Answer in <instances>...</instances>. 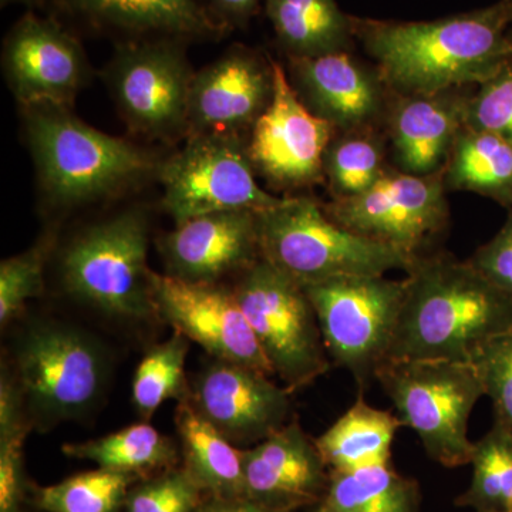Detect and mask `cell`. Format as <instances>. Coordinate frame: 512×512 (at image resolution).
I'll return each mask as SVG.
<instances>
[{
  "label": "cell",
  "mask_w": 512,
  "mask_h": 512,
  "mask_svg": "<svg viewBox=\"0 0 512 512\" xmlns=\"http://www.w3.org/2000/svg\"><path fill=\"white\" fill-rule=\"evenodd\" d=\"M150 221L143 208H128L82 229L60 252L63 288L76 301L110 318L156 316L147 265Z\"/></svg>",
  "instance_id": "cell-6"
},
{
  "label": "cell",
  "mask_w": 512,
  "mask_h": 512,
  "mask_svg": "<svg viewBox=\"0 0 512 512\" xmlns=\"http://www.w3.org/2000/svg\"><path fill=\"white\" fill-rule=\"evenodd\" d=\"M256 218L262 258L302 286L338 276L407 272L417 259L340 227L312 198L285 197Z\"/></svg>",
  "instance_id": "cell-5"
},
{
  "label": "cell",
  "mask_w": 512,
  "mask_h": 512,
  "mask_svg": "<svg viewBox=\"0 0 512 512\" xmlns=\"http://www.w3.org/2000/svg\"><path fill=\"white\" fill-rule=\"evenodd\" d=\"M493 402L495 423L512 431V326L498 333L477 350L471 359Z\"/></svg>",
  "instance_id": "cell-35"
},
{
  "label": "cell",
  "mask_w": 512,
  "mask_h": 512,
  "mask_svg": "<svg viewBox=\"0 0 512 512\" xmlns=\"http://www.w3.org/2000/svg\"><path fill=\"white\" fill-rule=\"evenodd\" d=\"M232 289L275 376L289 392L329 372L332 362L318 316L302 285L261 258Z\"/></svg>",
  "instance_id": "cell-9"
},
{
  "label": "cell",
  "mask_w": 512,
  "mask_h": 512,
  "mask_svg": "<svg viewBox=\"0 0 512 512\" xmlns=\"http://www.w3.org/2000/svg\"><path fill=\"white\" fill-rule=\"evenodd\" d=\"M470 487L456 498L457 507L476 512H512V431L495 423L474 443Z\"/></svg>",
  "instance_id": "cell-29"
},
{
  "label": "cell",
  "mask_w": 512,
  "mask_h": 512,
  "mask_svg": "<svg viewBox=\"0 0 512 512\" xmlns=\"http://www.w3.org/2000/svg\"><path fill=\"white\" fill-rule=\"evenodd\" d=\"M205 495L185 468H170L128 491L126 512H197Z\"/></svg>",
  "instance_id": "cell-34"
},
{
  "label": "cell",
  "mask_w": 512,
  "mask_h": 512,
  "mask_svg": "<svg viewBox=\"0 0 512 512\" xmlns=\"http://www.w3.org/2000/svg\"><path fill=\"white\" fill-rule=\"evenodd\" d=\"M274 93V60L248 47H229L195 72L188 106L187 137L239 134L254 126Z\"/></svg>",
  "instance_id": "cell-17"
},
{
  "label": "cell",
  "mask_w": 512,
  "mask_h": 512,
  "mask_svg": "<svg viewBox=\"0 0 512 512\" xmlns=\"http://www.w3.org/2000/svg\"><path fill=\"white\" fill-rule=\"evenodd\" d=\"M23 127L43 200L72 211L136 187L161 163L153 151L96 130L72 107H22Z\"/></svg>",
  "instance_id": "cell-3"
},
{
  "label": "cell",
  "mask_w": 512,
  "mask_h": 512,
  "mask_svg": "<svg viewBox=\"0 0 512 512\" xmlns=\"http://www.w3.org/2000/svg\"><path fill=\"white\" fill-rule=\"evenodd\" d=\"M151 292L157 318L200 345L212 359L275 376L234 289L192 284L153 272Z\"/></svg>",
  "instance_id": "cell-14"
},
{
  "label": "cell",
  "mask_w": 512,
  "mask_h": 512,
  "mask_svg": "<svg viewBox=\"0 0 512 512\" xmlns=\"http://www.w3.org/2000/svg\"><path fill=\"white\" fill-rule=\"evenodd\" d=\"M466 126L512 144V57L468 97Z\"/></svg>",
  "instance_id": "cell-36"
},
{
  "label": "cell",
  "mask_w": 512,
  "mask_h": 512,
  "mask_svg": "<svg viewBox=\"0 0 512 512\" xmlns=\"http://www.w3.org/2000/svg\"><path fill=\"white\" fill-rule=\"evenodd\" d=\"M30 430L0 440V512L20 508L25 500L26 483L23 447Z\"/></svg>",
  "instance_id": "cell-37"
},
{
  "label": "cell",
  "mask_w": 512,
  "mask_h": 512,
  "mask_svg": "<svg viewBox=\"0 0 512 512\" xmlns=\"http://www.w3.org/2000/svg\"><path fill=\"white\" fill-rule=\"evenodd\" d=\"M248 141L239 134L187 137L184 147L161 163L164 210L175 225L222 211L262 212L285 197L256 183Z\"/></svg>",
  "instance_id": "cell-11"
},
{
  "label": "cell",
  "mask_w": 512,
  "mask_h": 512,
  "mask_svg": "<svg viewBox=\"0 0 512 512\" xmlns=\"http://www.w3.org/2000/svg\"><path fill=\"white\" fill-rule=\"evenodd\" d=\"M197 512H282L256 503L249 497L217 498L207 497Z\"/></svg>",
  "instance_id": "cell-40"
},
{
  "label": "cell",
  "mask_w": 512,
  "mask_h": 512,
  "mask_svg": "<svg viewBox=\"0 0 512 512\" xmlns=\"http://www.w3.org/2000/svg\"><path fill=\"white\" fill-rule=\"evenodd\" d=\"M419 481L390 464L330 471L328 490L315 512H420Z\"/></svg>",
  "instance_id": "cell-27"
},
{
  "label": "cell",
  "mask_w": 512,
  "mask_h": 512,
  "mask_svg": "<svg viewBox=\"0 0 512 512\" xmlns=\"http://www.w3.org/2000/svg\"><path fill=\"white\" fill-rule=\"evenodd\" d=\"M291 82L302 103L333 128L365 131L382 110L379 74L349 52L289 59Z\"/></svg>",
  "instance_id": "cell-21"
},
{
  "label": "cell",
  "mask_w": 512,
  "mask_h": 512,
  "mask_svg": "<svg viewBox=\"0 0 512 512\" xmlns=\"http://www.w3.org/2000/svg\"><path fill=\"white\" fill-rule=\"evenodd\" d=\"M10 512H28V511H23L22 508H16V510H13Z\"/></svg>",
  "instance_id": "cell-42"
},
{
  "label": "cell",
  "mask_w": 512,
  "mask_h": 512,
  "mask_svg": "<svg viewBox=\"0 0 512 512\" xmlns=\"http://www.w3.org/2000/svg\"><path fill=\"white\" fill-rule=\"evenodd\" d=\"M42 2L43 0H0V6L8 8L10 5H23L28 10H35Z\"/></svg>",
  "instance_id": "cell-41"
},
{
  "label": "cell",
  "mask_w": 512,
  "mask_h": 512,
  "mask_svg": "<svg viewBox=\"0 0 512 512\" xmlns=\"http://www.w3.org/2000/svg\"><path fill=\"white\" fill-rule=\"evenodd\" d=\"M302 288L315 308L330 362L348 370L363 393L389 357L406 281L338 276Z\"/></svg>",
  "instance_id": "cell-8"
},
{
  "label": "cell",
  "mask_w": 512,
  "mask_h": 512,
  "mask_svg": "<svg viewBox=\"0 0 512 512\" xmlns=\"http://www.w3.org/2000/svg\"><path fill=\"white\" fill-rule=\"evenodd\" d=\"M390 114V138L403 173H443L451 148L466 126L467 101L457 90L400 96Z\"/></svg>",
  "instance_id": "cell-22"
},
{
  "label": "cell",
  "mask_w": 512,
  "mask_h": 512,
  "mask_svg": "<svg viewBox=\"0 0 512 512\" xmlns=\"http://www.w3.org/2000/svg\"><path fill=\"white\" fill-rule=\"evenodd\" d=\"M175 426L184 468L207 497H248L241 450L202 419L188 400L178 403Z\"/></svg>",
  "instance_id": "cell-24"
},
{
  "label": "cell",
  "mask_w": 512,
  "mask_h": 512,
  "mask_svg": "<svg viewBox=\"0 0 512 512\" xmlns=\"http://www.w3.org/2000/svg\"><path fill=\"white\" fill-rule=\"evenodd\" d=\"M511 39H512V32H511Z\"/></svg>",
  "instance_id": "cell-45"
},
{
  "label": "cell",
  "mask_w": 512,
  "mask_h": 512,
  "mask_svg": "<svg viewBox=\"0 0 512 512\" xmlns=\"http://www.w3.org/2000/svg\"><path fill=\"white\" fill-rule=\"evenodd\" d=\"M2 69L22 107H73L92 79V66L80 40L56 18L28 10L9 30L2 49Z\"/></svg>",
  "instance_id": "cell-13"
},
{
  "label": "cell",
  "mask_w": 512,
  "mask_h": 512,
  "mask_svg": "<svg viewBox=\"0 0 512 512\" xmlns=\"http://www.w3.org/2000/svg\"><path fill=\"white\" fill-rule=\"evenodd\" d=\"M62 451L67 457L92 461L99 468L138 480L170 470L178 463L173 441L147 423L134 424L100 439L63 444Z\"/></svg>",
  "instance_id": "cell-28"
},
{
  "label": "cell",
  "mask_w": 512,
  "mask_h": 512,
  "mask_svg": "<svg viewBox=\"0 0 512 512\" xmlns=\"http://www.w3.org/2000/svg\"><path fill=\"white\" fill-rule=\"evenodd\" d=\"M352 25L380 80L400 96L480 86L512 57L507 0L431 22L352 19Z\"/></svg>",
  "instance_id": "cell-1"
},
{
  "label": "cell",
  "mask_w": 512,
  "mask_h": 512,
  "mask_svg": "<svg viewBox=\"0 0 512 512\" xmlns=\"http://www.w3.org/2000/svg\"><path fill=\"white\" fill-rule=\"evenodd\" d=\"M376 382L390 397L402 426L416 431L427 456L446 468L468 466L474 443L468 420L485 396L476 367L453 360H386Z\"/></svg>",
  "instance_id": "cell-7"
},
{
  "label": "cell",
  "mask_w": 512,
  "mask_h": 512,
  "mask_svg": "<svg viewBox=\"0 0 512 512\" xmlns=\"http://www.w3.org/2000/svg\"><path fill=\"white\" fill-rule=\"evenodd\" d=\"M258 212L222 211L175 225L158 242L167 275L192 284H220L261 259Z\"/></svg>",
  "instance_id": "cell-19"
},
{
  "label": "cell",
  "mask_w": 512,
  "mask_h": 512,
  "mask_svg": "<svg viewBox=\"0 0 512 512\" xmlns=\"http://www.w3.org/2000/svg\"><path fill=\"white\" fill-rule=\"evenodd\" d=\"M468 262L498 288L512 293V208L503 228L478 248Z\"/></svg>",
  "instance_id": "cell-38"
},
{
  "label": "cell",
  "mask_w": 512,
  "mask_h": 512,
  "mask_svg": "<svg viewBox=\"0 0 512 512\" xmlns=\"http://www.w3.org/2000/svg\"><path fill=\"white\" fill-rule=\"evenodd\" d=\"M481 512H500V511H481Z\"/></svg>",
  "instance_id": "cell-44"
},
{
  "label": "cell",
  "mask_w": 512,
  "mask_h": 512,
  "mask_svg": "<svg viewBox=\"0 0 512 512\" xmlns=\"http://www.w3.org/2000/svg\"><path fill=\"white\" fill-rule=\"evenodd\" d=\"M443 173H384L372 188L326 205L330 220L362 237L419 258L447 227Z\"/></svg>",
  "instance_id": "cell-12"
},
{
  "label": "cell",
  "mask_w": 512,
  "mask_h": 512,
  "mask_svg": "<svg viewBox=\"0 0 512 512\" xmlns=\"http://www.w3.org/2000/svg\"><path fill=\"white\" fill-rule=\"evenodd\" d=\"M187 42L141 40L116 45L104 82L126 126L141 137L175 141L187 137L194 70Z\"/></svg>",
  "instance_id": "cell-10"
},
{
  "label": "cell",
  "mask_w": 512,
  "mask_h": 512,
  "mask_svg": "<svg viewBox=\"0 0 512 512\" xmlns=\"http://www.w3.org/2000/svg\"><path fill=\"white\" fill-rule=\"evenodd\" d=\"M266 18L289 59L348 52L352 18L336 0H265Z\"/></svg>",
  "instance_id": "cell-23"
},
{
  "label": "cell",
  "mask_w": 512,
  "mask_h": 512,
  "mask_svg": "<svg viewBox=\"0 0 512 512\" xmlns=\"http://www.w3.org/2000/svg\"><path fill=\"white\" fill-rule=\"evenodd\" d=\"M333 131L302 103L281 64L274 62L271 103L252 126L248 153L256 173L278 188L318 183Z\"/></svg>",
  "instance_id": "cell-15"
},
{
  "label": "cell",
  "mask_w": 512,
  "mask_h": 512,
  "mask_svg": "<svg viewBox=\"0 0 512 512\" xmlns=\"http://www.w3.org/2000/svg\"><path fill=\"white\" fill-rule=\"evenodd\" d=\"M507 2H508V5H510L512 8V0H507Z\"/></svg>",
  "instance_id": "cell-43"
},
{
  "label": "cell",
  "mask_w": 512,
  "mask_h": 512,
  "mask_svg": "<svg viewBox=\"0 0 512 512\" xmlns=\"http://www.w3.org/2000/svg\"><path fill=\"white\" fill-rule=\"evenodd\" d=\"M400 427L399 417L370 406L360 393L348 412L315 443L329 471L380 466L390 464L394 437Z\"/></svg>",
  "instance_id": "cell-25"
},
{
  "label": "cell",
  "mask_w": 512,
  "mask_h": 512,
  "mask_svg": "<svg viewBox=\"0 0 512 512\" xmlns=\"http://www.w3.org/2000/svg\"><path fill=\"white\" fill-rule=\"evenodd\" d=\"M190 340L174 332L171 338L148 350L133 379V404L141 420L148 421L167 400L188 399L190 384L185 376Z\"/></svg>",
  "instance_id": "cell-30"
},
{
  "label": "cell",
  "mask_w": 512,
  "mask_h": 512,
  "mask_svg": "<svg viewBox=\"0 0 512 512\" xmlns=\"http://www.w3.org/2000/svg\"><path fill=\"white\" fill-rule=\"evenodd\" d=\"M404 281L387 360L471 363L488 339L512 326V293L468 261L444 252L419 256Z\"/></svg>",
  "instance_id": "cell-2"
},
{
  "label": "cell",
  "mask_w": 512,
  "mask_h": 512,
  "mask_svg": "<svg viewBox=\"0 0 512 512\" xmlns=\"http://www.w3.org/2000/svg\"><path fill=\"white\" fill-rule=\"evenodd\" d=\"M291 396L271 376L212 359L192 380L187 400L225 439L251 447L291 421Z\"/></svg>",
  "instance_id": "cell-16"
},
{
  "label": "cell",
  "mask_w": 512,
  "mask_h": 512,
  "mask_svg": "<svg viewBox=\"0 0 512 512\" xmlns=\"http://www.w3.org/2000/svg\"><path fill=\"white\" fill-rule=\"evenodd\" d=\"M137 477L97 470L37 488L36 505L45 512H121Z\"/></svg>",
  "instance_id": "cell-31"
},
{
  "label": "cell",
  "mask_w": 512,
  "mask_h": 512,
  "mask_svg": "<svg viewBox=\"0 0 512 512\" xmlns=\"http://www.w3.org/2000/svg\"><path fill=\"white\" fill-rule=\"evenodd\" d=\"M446 190L470 191L512 208V144L464 126L443 170Z\"/></svg>",
  "instance_id": "cell-26"
},
{
  "label": "cell",
  "mask_w": 512,
  "mask_h": 512,
  "mask_svg": "<svg viewBox=\"0 0 512 512\" xmlns=\"http://www.w3.org/2000/svg\"><path fill=\"white\" fill-rule=\"evenodd\" d=\"M9 367L30 424L50 429L97 406L110 377V355L92 333L57 320L28 326L13 346Z\"/></svg>",
  "instance_id": "cell-4"
},
{
  "label": "cell",
  "mask_w": 512,
  "mask_h": 512,
  "mask_svg": "<svg viewBox=\"0 0 512 512\" xmlns=\"http://www.w3.org/2000/svg\"><path fill=\"white\" fill-rule=\"evenodd\" d=\"M212 15L232 32L248 25L259 12L265 0H205Z\"/></svg>",
  "instance_id": "cell-39"
},
{
  "label": "cell",
  "mask_w": 512,
  "mask_h": 512,
  "mask_svg": "<svg viewBox=\"0 0 512 512\" xmlns=\"http://www.w3.org/2000/svg\"><path fill=\"white\" fill-rule=\"evenodd\" d=\"M56 244L55 232H47L22 254L0 264V325L18 318L26 302L42 295L45 269Z\"/></svg>",
  "instance_id": "cell-33"
},
{
  "label": "cell",
  "mask_w": 512,
  "mask_h": 512,
  "mask_svg": "<svg viewBox=\"0 0 512 512\" xmlns=\"http://www.w3.org/2000/svg\"><path fill=\"white\" fill-rule=\"evenodd\" d=\"M241 453L248 497L272 510L318 505L328 490L329 468L296 420Z\"/></svg>",
  "instance_id": "cell-20"
},
{
  "label": "cell",
  "mask_w": 512,
  "mask_h": 512,
  "mask_svg": "<svg viewBox=\"0 0 512 512\" xmlns=\"http://www.w3.org/2000/svg\"><path fill=\"white\" fill-rule=\"evenodd\" d=\"M59 15L119 43L175 39L215 42L229 30L205 0H49Z\"/></svg>",
  "instance_id": "cell-18"
},
{
  "label": "cell",
  "mask_w": 512,
  "mask_h": 512,
  "mask_svg": "<svg viewBox=\"0 0 512 512\" xmlns=\"http://www.w3.org/2000/svg\"><path fill=\"white\" fill-rule=\"evenodd\" d=\"M380 141L365 131L346 134L329 144L323 163L335 200L352 198L372 188L383 177Z\"/></svg>",
  "instance_id": "cell-32"
}]
</instances>
